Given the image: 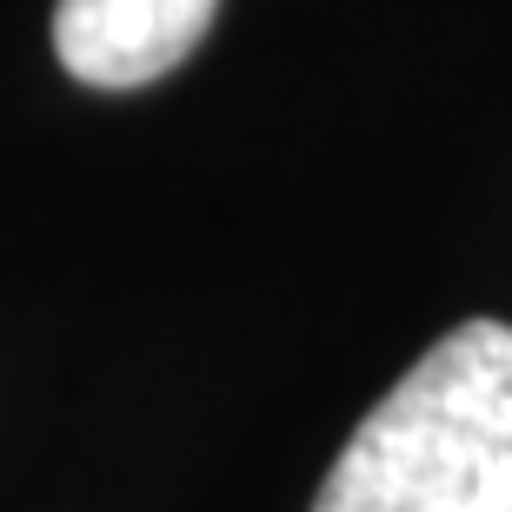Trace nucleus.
<instances>
[{"label": "nucleus", "mask_w": 512, "mask_h": 512, "mask_svg": "<svg viewBox=\"0 0 512 512\" xmlns=\"http://www.w3.org/2000/svg\"><path fill=\"white\" fill-rule=\"evenodd\" d=\"M313 512H512V326L466 320L360 419Z\"/></svg>", "instance_id": "obj_1"}, {"label": "nucleus", "mask_w": 512, "mask_h": 512, "mask_svg": "<svg viewBox=\"0 0 512 512\" xmlns=\"http://www.w3.org/2000/svg\"><path fill=\"white\" fill-rule=\"evenodd\" d=\"M220 0H54V54L87 87H147L207 40Z\"/></svg>", "instance_id": "obj_2"}]
</instances>
